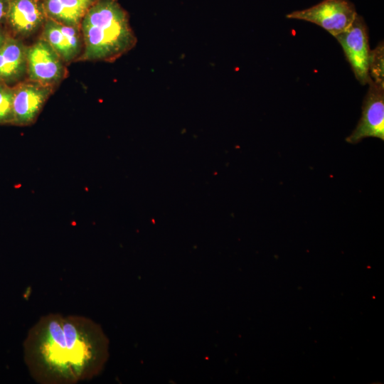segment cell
<instances>
[{"label":"cell","mask_w":384,"mask_h":384,"mask_svg":"<svg viewBox=\"0 0 384 384\" xmlns=\"http://www.w3.org/2000/svg\"><path fill=\"white\" fill-rule=\"evenodd\" d=\"M109 358V339L101 326L81 315L50 313L30 329L23 358L39 384H76L100 374Z\"/></svg>","instance_id":"1"},{"label":"cell","mask_w":384,"mask_h":384,"mask_svg":"<svg viewBox=\"0 0 384 384\" xmlns=\"http://www.w3.org/2000/svg\"><path fill=\"white\" fill-rule=\"evenodd\" d=\"M80 28L84 47L81 60L112 62L137 43L128 14L117 0H96Z\"/></svg>","instance_id":"2"},{"label":"cell","mask_w":384,"mask_h":384,"mask_svg":"<svg viewBox=\"0 0 384 384\" xmlns=\"http://www.w3.org/2000/svg\"><path fill=\"white\" fill-rule=\"evenodd\" d=\"M356 15L354 5L348 0H324L310 8L291 12L286 17L314 23L336 36L351 26Z\"/></svg>","instance_id":"3"},{"label":"cell","mask_w":384,"mask_h":384,"mask_svg":"<svg viewBox=\"0 0 384 384\" xmlns=\"http://www.w3.org/2000/svg\"><path fill=\"white\" fill-rule=\"evenodd\" d=\"M341 46L357 80L366 85L369 80L368 59L370 48L368 30L363 17L358 14L351 26L334 36Z\"/></svg>","instance_id":"4"},{"label":"cell","mask_w":384,"mask_h":384,"mask_svg":"<svg viewBox=\"0 0 384 384\" xmlns=\"http://www.w3.org/2000/svg\"><path fill=\"white\" fill-rule=\"evenodd\" d=\"M369 87L362 106V114L356 128L346 141L356 144L368 137L384 140V87L369 78Z\"/></svg>","instance_id":"5"},{"label":"cell","mask_w":384,"mask_h":384,"mask_svg":"<svg viewBox=\"0 0 384 384\" xmlns=\"http://www.w3.org/2000/svg\"><path fill=\"white\" fill-rule=\"evenodd\" d=\"M26 58L29 80L53 86L64 77V62L43 38L27 46Z\"/></svg>","instance_id":"6"},{"label":"cell","mask_w":384,"mask_h":384,"mask_svg":"<svg viewBox=\"0 0 384 384\" xmlns=\"http://www.w3.org/2000/svg\"><path fill=\"white\" fill-rule=\"evenodd\" d=\"M53 86L29 80L14 88L13 124L27 126L36 120Z\"/></svg>","instance_id":"7"},{"label":"cell","mask_w":384,"mask_h":384,"mask_svg":"<svg viewBox=\"0 0 384 384\" xmlns=\"http://www.w3.org/2000/svg\"><path fill=\"white\" fill-rule=\"evenodd\" d=\"M47 18L42 0H11L6 24L16 36L28 37L42 28Z\"/></svg>","instance_id":"8"},{"label":"cell","mask_w":384,"mask_h":384,"mask_svg":"<svg viewBox=\"0 0 384 384\" xmlns=\"http://www.w3.org/2000/svg\"><path fill=\"white\" fill-rule=\"evenodd\" d=\"M41 38L51 46L64 63L76 59L83 44L80 27L65 25L49 18L42 27Z\"/></svg>","instance_id":"9"},{"label":"cell","mask_w":384,"mask_h":384,"mask_svg":"<svg viewBox=\"0 0 384 384\" xmlns=\"http://www.w3.org/2000/svg\"><path fill=\"white\" fill-rule=\"evenodd\" d=\"M27 46L18 38L9 36L0 48V83L10 85L27 73Z\"/></svg>","instance_id":"10"},{"label":"cell","mask_w":384,"mask_h":384,"mask_svg":"<svg viewBox=\"0 0 384 384\" xmlns=\"http://www.w3.org/2000/svg\"><path fill=\"white\" fill-rule=\"evenodd\" d=\"M48 18L60 23L80 27L83 16L92 4L82 0H42Z\"/></svg>","instance_id":"11"},{"label":"cell","mask_w":384,"mask_h":384,"mask_svg":"<svg viewBox=\"0 0 384 384\" xmlns=\"http://www.w3.org/2000/svg\"><path fill=\"white\" fill-rule=\"evenodd\" d=\"M368 75L376 84L384 87V46L380 42L370 50L368 59Z\"/></svg>","instance_id":"12"},{"label":"cell","mask_w":384,"mask_h":384,"mask_svg":"<svg viewBox=\"0 0 384 384\" xmlns=\"http://www.w3.org/2000/svg\"><path fill=\"white\" fill-rule=\"evenodd\" d=\"M14 88L0 83V124H13Z\"/></svg>","instance_id":"13"},{"label":"cell","mask_w":384,"mask_h":384,"mask_svg":"<svg viewBox=\"0 0 384 384\" xmlns=\"http://www.w3.org/2000/svg\"><path fill=\"white\" fill-rule=\"evenodd\" d=\"M11 0H0V26L6 23Z\"/></svg>","instance_id":"14"},{"label":"cell","mask_w":384,"mask_h":384,"mask_svg":"<svg viewBox=\"0 0 384 384\" xmlns=\"http://www.w3.org/2000/svg\"><path fill=\"white\" fill-rule=\"evenodd\" d=\"M9 36V33L0 26V48L4 44Z\"/></svg>","instance_id":"15"},{"label":"cell","mask_w":384,"mask_h":384,"mask_svg":"<svg viewBox=\"0 0 384 384\" xmlns=\"http://www.w3.org/2000/svg\"><path fill=\"white\" fill-rule=\"evenodd\" d=\"M82 1H87V2L91 3V4H93L96 0H82Z\"/></svg>","instance_id":"16"}]
</instances>
